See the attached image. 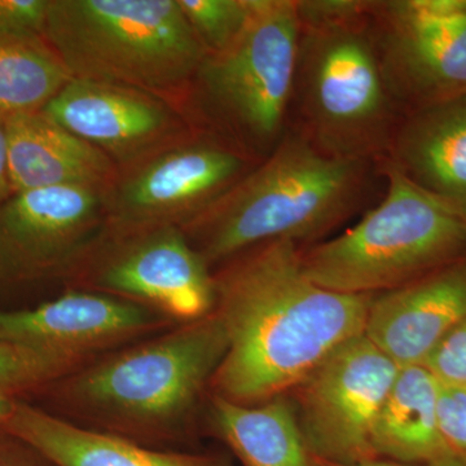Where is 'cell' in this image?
<instances>
[{"instance_id":"obj_21","label":"cell","mask_w":466,"mask_h":466,"mask_svg":"<svg viewBox=\"0 0 466 466\" xmlns=\"http://www.w3.org/2000/svg\"><path fill=\"white\" fill-rule=\"evenodd\" d=\"M72 79L46 38L0 43V110L38 112Z\"/></svg>"},{"instance_id":"obj_11","label":"cell","mask_w":466,"mask_h":466,"mask_svg":"<svg viewBox=\"0 0 466 466\" xmlns=\"http://www.w3.org/2000/svg\"><path fill=\"white\" fill-rule=\"evenodd\" d=\"M400 368L361 334L288 392L315 459L339 465L377 459L373 431Z\"/></svg>"},{"instance_id":"obj_28","label":"cell","mask_w":466,"mask_h":466,"mask_svg":"<svg viewBox=\"0 0 466 466\" xmlns=\"http://www.w3.org/2000/svg\"><path fill=\"white\" fill-rule=\"evenodd\" d=\"M8 115L0 110V207L15 195L9 170Z\"/></svg>"},{"instance_id":"obj_25","label":"cell","mask_w":466,"mask_h":466,"mask_svg":"<svg viewBox=\"0 0 466 466\" xmlns=\"http://www.w3.org/2000/svg\"><path fill=\"white\" fill-rule=\"evenodd\" d=\"M422 366L441 385L466 388V318L441 339Z\"/></svg>"},{"instance_id":"obj_17","label":"cell","mask_w":466,"mask_h":466,"mask_svg":"<svg viewBox=\"0 0 466 466\" xmlns=\"http://www.w3.org/2000/svg\"><path fill=\"white\" fill-rule=\"evenodd\" d=\"M9 170L15 193L52 187L108 188L118 167L42 110L8 115Z\"/></svg>"},{"instance_id":"obj_12","label":"cell","mask_w":466,"mask_h":466,"mask_svg":"<svg viewBox=\"0 0 466 466\" xmlns=\"http://www.w3.org/2000/svg\"><path fill=\"white\" fill-rule=\"evenodd\" d=\"M106 188L15 193L0 207V287L67 276L106 228Z\"/></svg>"},{"instance_id":"obj_26","label":"cell","mask_w":466,"mask_h":466,"mask_svg":"<svg viewBox=\"0 0 466 466\" xmlns=\"http://www.w3.org/2000/svg\"><path fill=\"white\" fill-rule=\"evenodd\" d=\"M438 415L447 446L452 455L466 466V388L440 383Z\"/></svg>"},{"instance_id":"obj_18","label":"cell","mask_w":466,"mask_h":466,"mask_svg":"<svg viewBox=\"0 0 466 466\" xmlns=\"http://www.w3.org/2000/svg\"><path fill=\"white\" fill-rule=\"evenodd\" d=\"M2 431L54 466H226L211 456L147 449L130 438L67 421L24 400Z\"/></svg>"},{"instance_id":"obj_4","label":"cell","mask_w":466,"mask_h":466,"mask_svg":"<svg viewBox=\"0 0 466 466\" xmlns=\"http://www.w3.org/2000/svg\"><path fill=\"white\" fill-rule=\"evenodd\" d=\"M227 346L225 325L213 311L87 361L39 392L122 437L165 435L210 389Z\"/></svg>"},{"instance_id":"obj_2","label":"cell","mask_w":466,"mask_h":466,"mask_svg":"<svg viewBox=\"0 0 466 466\" xmlns=\"http://www.w3.org/2000/svg\"><path fill=\"white\" fill-rule=\"evenodd\" d=\"M380 177V162L327 155L288 127L265 159L180 228L211 269L266 242L309 247L360 211Z\"/></svg>"},{"instance_id":"obj_8","label":"cell","mask_w":466,"mask_h":466,"mask_svg":"<svg viewBox=\"0 0 466 466\" xmlns=\"http://www.w3.org/2000/svg\"><path fill=\"white\" fill-rule=\"evenodd\" d=\"M99 291L191 323L216 309L214 271L177 226L106 231L69 275Z\"/></svg>"},{"instance_id":"obj_24","label":"cell","mask_w":466,"mask_h":466,"mask_svg":"<svg viewBox=\"0 0 466 466\" xmlns=\"http://www.w3.org/2000/svg\"><path fill=\"white\" fill-rule=\"evenodd\" d=\"M50 0H0V43L45 38Z\"/></svg>"},{"instance_id":"obj_1","label":"cell","mask_w":466,"mask_h":466,"mask_svg":"<svg viewBox=\"0 0 466 466\" xmlns=\"http://www.w3.org/2000/svg\"><path fill=\"white\" fill-rule=\"evenodd\" d=\"M216 309L227 351L211 380L213 395L258 404L288 394L337 349L364 334L375 296L312 283L299 247L266 242L214 271Z\"/></svg>"},{"instance_id":"obj_27","label":"cell","mask_w":466,"mask_h":466,"mask_svg":"<svg viewBox=\"0 0 466 466\" xmlns=\"http://www.w3.org/2000/svg\"><path fill=\"white\" fill-rule=\"evenodd\" d=\"M47 461L24 441L0 431V466H46Z\"/></svg>"},{"instance_id":"obj_13","label":"cell","mask_w":466,"mask_h":466,"mask_svg":"<svg viewBox=\"0 0 466 466\" xmlns=\"http://www.w3.org/2000/svg\"><path fill=\"white\" fill-rule=\"evenodd\" d=\"M46 116L125 168L196 130L174 103L127 86L70 79Z\"/></svg>"},{"instance_id":"obj_3","label":"cell","mask_w":466,"mask_h":466,"mask_svg":"<svg viewBox=\"0 0 466 466\" xmlns=\"http://www.w3.org/2000/svg\"><path fill=\"white\" fill-rule=\"evenodd\" d=\"M288 127L334 157L381 162L403 115L392 99L366 0H299Z\"/></svg>"},{"instance_id":"obj_20","label":"cell","mask_w":466,"mask_h":466,"mask_svg":"<svg viewBox=\"0 0 466 466\" xmlns=\"http://www.w3.org/2000/svg\"><path fill=\"white\" fill-rule=\"evenodd\" d=\"M210 419L242 466H315L288 394L250 406L213 395Z\"/></svg>"},{"instance_id":"obj_15","label":"cell","mask_w":466,"mask_h":466,"mask_svg":"<svg viewBox=\"0 0 466 466\" xmlns=\"http://www.w3.org/2000/svg\"><path fill=\"white\" fill-rule=\"evenodd\" d=\"M466 318V257L398 289L376 294L364 336L398 367L422 366Z\"/></svg>"},{"instance_id":"obj_5","label":"cell","mask_w":466,"mask_h":466,"mask_svg":"<svg viewBox=\"0 0 466 466\" xmlns=\"http://www.w3.org/2000/svg\"><path fill=\"white\" fill-rule=\"evenodd\" d=\"M45 38L72 79L137 88L180 110L207 56L177 0H50Z\"/></svg>"},{"instance_id":"obj_9","label":"cell","mask_w":466,"mask_h":466,"mask_svg":"<svg viewBox=\"0 0 466 466\" xmlns=\"http://www.w3.org/2000/svg\"><path fill=\"white\" fill-rule=\"evenodd\" d=\"M258 161L214 135L180 142L119 168L106 188V231L183 227L249 173Z\"/></svg>"},{"instance_id":"obj_22","label":"cell","mask_w":466,"mask_h":466,"mask_svg":"<svg viewBox=\"0 0 466 466\" xmlns=\"http://www.w3.org/2000/svg\"><path fill=\"white\" fill-rule=\"evenodd\" d=\"M87 361L0 339V390L23 398L39 392Z\"/></svg>"},{"instance_id":"obj_29","label":"cell","mask_w":466,"mask_h":466,"mask_svg":"<svg viewBox=\"0 0 466 466\" xmlns=\"http://www.w3.org/2000/svg\"><path fill=\"white\" fill-rule=\"evenodd\" d=\"M23 398L12 394V392L0 390V431L7 424L8 420L14 415L18 400Z\"/></svg>"},{"instance_id":"obj_23","label":"cell","mask_w":466,"mask_h":466,"mask_svg":"<svg viewBox=\"0 0 466 466\" xmlns=\"http://www.w3.org/2000/svg\"><path fill=\"white\" fill-rule=\"evenodd\" d=\"M207 54L225 50L247 25L253 0H177Z\"/></svg>"},{"instance_id":"obj_30","label":"cell","mask_w":466,"mask_h":466,"mask_svg":"<svg viewBox=\"0 0 466 466\" xmlns=\"http://www.w3.org/2000/svg\"><path fill=\"white\" fill-rule=\"evenodd\" d=\"M315 466H465L461 462L453 461L447 462V464H434V465H417V464H404V462L391 461V460L376 459L370 461L360 462L355 465H339L332 464V462L321 461L314 458Z\"/></svg>"},{"instance_id":"obj_6","label":"cell","mask_w":466,"mask_h":466,"mask_svg":"<svg viewBox=\"0 0 466 466\" xmlns=\"http://www.w3.org/2000/svg\"><path fill=\"white\" fill-rule=\"evenodd\" d=\"M299 38V0H253L238 38L193 76L182 106L189 124L265 159L289 124Z\"/></svg>"},{"instance_id":"obj_16","label":"cell","mask_w":466,"mask_h":466,"mask_svg":"<svg viewBox=\"0 0 466 466\" xmlns=\"http://www.w3.org/2000/svg\"><path fill=\"white\" fill-rule=\"evenodd\" d=\"M385 159L466 225V96L407 113Z\"/></svg>"},{"instance_id":"obj_19","label":"cell","mask_w":466,"mask_h":466,"mask_svg":"<svg viewBox=\"0 0 466 466\" xmlns=\"http://www.w3.org/2000/svg\"><path fill=\"white\" fill-rule=\"evenodd\" d=\"M438 397L440 382L424 366L400 367L377 417L376 458L417 465L459 461L441 435Z\"/></svg>"},{"instance_id":"obj_10","label":"cell","mask_w":466,"mask_h":466,"mask_svg":"<svg viewBox=\"0 0 466 466\" xmlns=\"http://www.w3.org/2000/svg\"><path fill=\"white\" fill-rule=\"evenodd\" d=\"M401 115L466 96V0H366Z\"/></svg>"},{"instance_id":"obj_7","label":"cell","mask_w":466,"mask_h":466,"mask_svg":"<svg viewBox=\"0 0 466 466\" xmlns=\"http://www.w3.org/2000/svg\"><path fill=\"white\" fill-rule=\"evenodd\" d=\"M385 192L354 226L299 248L312 283L355 296H376L412 283L466 257V225L390 162H380Z\"/></svg>"},{"instance_id":"obj_14","label":"cell","mask_w":466,"mask_h":466,"mask_svg":"<svg viewBox=\"0 0 466 466\" xmlns=\"http://www.w3.org/2000/svg\"><path fill=\"white\" fill-rule=\"evenodd\" d=\"M173 324L137 303L76 288L36 308L0 309V339L90 361Z\"/></svg>"}]
</instances>
